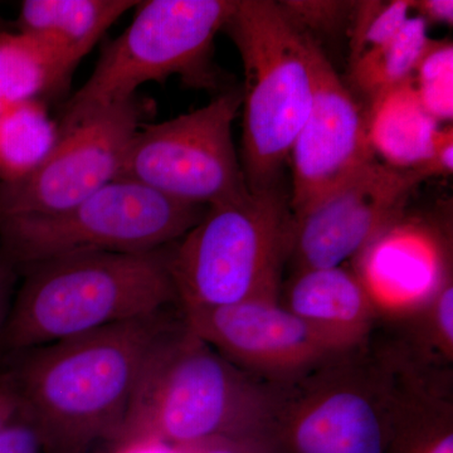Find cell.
Wrapping results in <instances>:
<instances>
[{
  "label": "cell",
  "mask_w": 453,
  "mask_h": 453,
  "mask_svg": "<svg viewBox=\"0 0 453 453\" xmlns=\"http://www.w3.org/2000/svg\"><path fill=\"white\" fill-rule=\"evenodd\" d=\"M181 316L166 310L17 354L5 381L43 452L115 445L149 357Z\"/></svg>",
  "instance_id": "obj_1"
},
{
  "label": "cell",
  "mask_w": 453,
  "mask_h": 453,
  "mask_svg": "<svg viewBox=\"0 0 453 453\" xmlns=\"http://www.w3.org/2000/svg\"><path fill=\"white\" fill-rule=\"evenodd\" d=\"M417 360L372 340L270 380L265 441L275 453H386Z\"/></svg>",
  "instance_id": "obj_2"
},
{
  "label": "cell",
  "mask_w": 453,
  "mask_h": 453,
  "mask_svg": "<svg viewBox=\"0 0 453 453\" xmlns=\"http://www.w3.org/2000/svg\"><path fill=\"white\" fill-rule=\"evenodd\" d=\"M271 411V381L220 356L181 316L149 357L112 447L153 441L177 449L219 437L265 441Z\"/></svg>",
  "instance_id": "obj_3"
},
{
  "label": "cell",
  "mask_w": 453,
  "mask_h": 453,
  "mask_svg": "<svg viewBox=\"0 0 453 453\" xmlns=\"http://www.w3.org/2000/svg\"><path fill=\"white\" fill-rule=\"evenodd\" d=\"M169 247L77 253L27 267L0 348L25 353L179 306Z\"/></svg>",
  "instance_id": "obj_4"
},
{
  "label": "cell",
  "mask_w": 453,
  "mask_h": 453,
  "mask_svg": "<svg viewBox=\"0 0 453 453\" xmlns=\"http://www.w3.org/2000/svg\"><path fill=\"white\" fill-rule=\"evenodd\" d=\"M291 226L288 196L280 187L207 207L201 220L169 247L179 308L280 301Z\"/></svg>",
  "instance_id": "obj_5"
},
{
  "label": "cell",
  "mask_w": 453,
  "mask_h": 453,
  "mask_svg": "<svg viewBox=\"0 0 453 453\" xmlns=\"http://www.w3.org/2000/svg\"><path fill=\"white\" fill-rule=\"evenodd\" d=\"M223 31L243 64L241 165L250 192H261L279 187L311 109L308 37L271 0H237Z\"/></svg>",
  "instance_id": "obj_6"
},
{
  "label": "cell",
  "mask_w": 453,
  "mask_h": 453,
  "mask_svg": "<svg viewBox=\"0 0 453 453\" xmlns=\"http://www.w3.org/2000/svg\"><path fill=\"white\" fill-rule=\"evenodd\" d=\"M237 0H149L98 59L65 104L58 133L135 97L140 86L179 76L195 88H216L211 50Z\"/></svg>",
  "instance_id": "obj_7"
},
{
  "label": "cell",
  "mask_w": 453,
  "mask_h": 453,
  "mask_svg": "<svg viewBox=\"0 0 453 453\" xmlns=\"http://www.w3.org/2000/svg\"><path fill=\"white\" fill-rule=\"evenodd\" d=\"M205 210L118 178L70 210L0 219V243L26 268L77 253L157 251L180 240Z\"/></svg>",
  "instance_id": "obj_8"
},
{
  "label": "cell",
  "mask_w": 453,
  "mask_h": 453,
  "mask_svg": "<svg viewBox=\"0 0 453 453\" xmlns=\"http://www.w3.org/2000/svg\"><path fill=\"white\" fill-rule=\"evenodd\" d=\"M242 89L159 124L142 125L131 142L120 178L187 204H219L249 195L232 125Z\"/></svg>",
  "instance_id": "obj_9"
},
{
  "label": "cell",
  "mask_w": 453,
  "mask_h": 453,
  "mask_svg": "<svg viewBox=\"0 0 453 453\" xmlns=\"http://www.w3.org/2000/svg\"><path fill=\"white\" fill-rule=\"evenodd\" d=\"M145 106L136 97L59 134L37 168L0 184V219L50 216L70 210L120 178Z\"/></svg>",
  "instance_id": "obj_10"
},
{
  "label": "cell",
  "mask_w": 453,
  "mask_h": 453,
  "mask_svg": "<svg viewBox=\"0 0 453 453\" xmlns=\"http://www.w3.org/2000/svg\"><path fill=\"white\" fill-rule=\"evenodd\" d=\"M426 178L418 170L374 162L314 205L292 217L290 255L295 273L344 266L403 217Z\"/></svg>",
  "instance_id": "obj_11"
},
{
  "label": "cell",
  "mask_w": 453,
  "mask_h": 453,
  "mask_svg": "<svg viewBox=\"0 0 453 453\" xmlns=\"http://www.w3.org/2000/svg\"><path fill=\"white\" fill-rule=\"evenodd\" d=\"M305 35V33H303ZM308 37L312 104L290 151L291 216L303 213L377 160L357 105L318 41Z\"/></svg>",
  "instance_id": "obj_12"
},
{
  "label": "cell",
  "mask_w": 453,
  "mask_h": 453,
  "mask_svg": "<svg viewBox=\"0 0 453 453\" xmlns=\"http://www.w3.org/2000/svg\"><path fill=\"white\" fill-rule=\"evenodd\" d=\"M180 310L190 332L238 368L261 380L291 377L339 353L280 301Z\"/></svg>",
  "instance_id": "obj_13"
},
{
  "label": "cell",
  "mask_w": 453,
  "mask_h": 453,
  "mask_svg": "<svg viewBox=\"0 0 453 453\" xmlns=\"http://www.w3.org/2000/svg\"><path fill=\"white\" fill-rule=\"evenodd\" d=\"M354 262L380 315L413 314L452 275L442 234L427 223L404 217L384 229Z\"/></svg>",
  "instance_id": "obj_14"
},
{
  "label": "cell",
  "mask_w": 453,
  "mask_h": 453,
  "mask_svg": "<svg viewBox=\"0 0 453 453\" xmlns=\"http://www.w3.org/2000/svg\"><path fill=\"white\" fill-rule=\"evenodd\" d=\"M280 303L338 351L368 342L380 318L362 280L344 266L294 273Z\"/></svg>",
  "instance_id": "obj_15"
},
{
  "label": "cell",
  "mask_w": 453,
  "mask_h": 453,
  "mask_svg": "<svg viewBox=\"0 0 453 453\" xmlns=\"http://www.w3.org/2000/svg\"><path fill=\"white\" fill-rule=\"evenodd\" d=\"M139 2L133 0H26L20 5L19 32L43 47L64 85L83 57Z\"/></svg>",
  "instance_id": "obj_16"
},
{
  "label": "cell",
  "mask_w": 453,
  "mask_h": 453,
  "mask_svg": "<svg viewBox=\"0 0 453 453\" xmlns=\"http://www.w3.org/2000/svg\"><path fill=\"white\" fill-rule=\"evenodd\" d=\"M366 130L375 157L396 169L427 162L440 122L422 105L413 77L371 98Z\"/></svg>",
  "instance_id": "obj_17"
},
{
  "label": "cell",
  "mask_w": 453,
  "mask_h": 453,
  "mask_svg": "<svg viewBox=\"0 0 453 453\" xmlns=\"http://www.w3.org/2000/svg\"><path fill=\"white\" fill-rule=\"evenodd\" d=\"M441 380L428 366H414L386 453H453L452 390Z\"/></svg>",
  "instance_id": "obj_18"
},
{
  "label": "cell",
  "mask_w": 453,
  "mask_h": 453,
  "mask_svg": "<svg viewBox=\"0 0 453 453\" xmlns=\"http://www.w3.org/2000/svg\"><path fill=\"white\" fill-rule=\"evenodd\" d=\"M59 138L37 100L0 109V175L17 180L40 165Z\"/></svg>",
  "instance_id": "obj_19"
},
{
  "label": "cell",
  "mask_w": 453,
  "mask_h": 453,
  "mask_svg": "<svg viewBox=\"0 0 453 453\" xmlns=\"http://www.w3.org/2000/svg\"><path fill=\"white\" fill-rule=\"evenodd\" d=\"M429 41L426 20L418 16L411 17L388 43L350 62L351 82L369 100L395 88L413 76Z\"/></svg>",
  "instance_id": "obj_20"
},
{
  "label": "cell",
  "mask_w": 453,
  "mask_h": 453,
  "mask_svg": "<svg viewBox=\"0 0 453 453\" xmlns=\"http://www.w3.org/2000/svg\"><path fill=\"white\" fill-rule=\"evenodd\" d=\"M62 88L55 64L35 38L0 32V109Z\"/></svg>",
  "instance_id": "obj_21"
},
{
  "label": "cell",
  "mask_w": 453,
  "mask_h": 453,
  "mask_svg": "<svg viewBox=\"0 0 453 453\" xmlns=\"http://www.w3.org/2000/svg\"><path fill=\"white\" fill-rule=\"evenodd\" d=\"M422 105L440 124L452 121L453 46L451 41H429L413 73Z\"/></svg>",
  "instance_id": "obj_22"
},
{
  "label": "cell",
  "mask_w": 453,
  "mask_h": 453,
  "mask_svg": "<svg viewBox=\"0 0 453 453\" xmlns=\"http://www.w3.org/2000/svg\"><path fill=\"white\" fill-rule=\"evenodd\" d=\"M412 13L411 0L356 2L351 13L350 62L388 43Z\"/></svg>",
  "instance_id": "obj_23"
},
{
  "label": "cell",
  "mask_w": 453,
  "mask_h": 453,
  "mask_svg": "<svg viewBox=\"0 0 453 453\" xmlns=\"http://www.w3.org/2000/svg\"><path fill=\"white\" fill-rule=\"evenodd\" d=\"M413 314L421 319V342L425 354L434 362H453V280L452 275L441 283L431 299Z\"/></svg>",
  "instance_id": "obj_24"
},
{
  "label": "cell",
  "mask_w": 453,
  "mask_h": 453,
  "mask_svg": "<svg viewBox=\"0 0 453 453\" xmlns=\"http://www.w3.org/2000/svg\"><path fill=\"white\" fill-rule=\"evenodd\" d=\"M277 4L300 32L312 37L314 33H333L353 13L356 2L330 0H285Z\"/></svg>",
  "instance_id": "obj_25"
},
{
  "label": "cell",
  "mask_w": 453,
  "mask_h": 453,
  "mask_svg": "<svg viewBox=\"0 0 453 453\" xmlns=\"http://www.w3.org/2000/svg\"><path fill=\"white\" fill-rule=\"evenodd\" d=\"M174 453H275L266 441L250 437H219L173 449Z\"/></svg>",
  "instance_id": "obj_26"
},
{
  "label": "cell",
  "mask_w": 453,
  "mask_h": 453,
  "mask_svg": "<svg viewBox=\"0 0 453 453\" xmlns=\"http://www.w3.org/2000/svg\"><path fill=\"white\" fill-rule=\"evenodd\" d=\"M0 453H44L37 431L22 414L0 431Z\"/></svg>",
  "instance_id": "obj_27"
},
{
  "label": "cell",
  "mask_w": 453,
  "mask_h": 453,
  "mask_svg": "<svg viewBox=\"0 0 453 453\" xmlns=\"http://www.w3.org/2000/svg\"><path fill=\"white\" fill-rule=\"evenodd\" d=\"M426 179L449 177L453 172V129L451 125L441 127L434 138L431 155L421 168L417 169Z\"/></svg>",
  "instance_id": "obj_28"
},
{
  "label": "cell",
  "mask_w": 453,
  "mask_h": 453,
  "mask_svg": "<svg viewBox=\"0 0 453 453\" xmlns=\"http://www.w3.org/2000/svg\"><path fill=\"white\" fill-rule=\"evenodd\" d=\"M412 11H416V16L423 18L428 26H452V0H419V2H412Z\"/></svg>",
  "instance_id": "obj_29"
},
{
  "label": "cell",
  "mask_w": 453,
  "mask_h": 453,
  "mask_svg": "<svg viewBox=\"0 0 453 453\" xmlns=\"http://www.w3.org/2000/svg\"><path fill=\"white\" fill-rule=\"evenodd\" d=\"M20 414L19 403L7 381L0 380V431L11 425Z\"/></svg>",
  "instance_id": "obj_30"
},
{
  "label": "cell",
  "mask_w": 453,
  "mask_h": 453,
  "mask_svg": "<svg viewBox=\"0 0 453 453\" xmlns=\"http://www.w3.org/2000/svg\"><path fill=\"white\" fill-rule=\"evenodd\" d=\"M111 453H174L170 447L153 441H135L112 447Z\"/></svg>",
  "instance_id": "obj_31"
},
{
  "label": "cell",
  "mask_w": 453,
  "mask_h": 453,
  "mask_svg": "<svg viewBox=\"0 0 453 453\" xmlns=\"http://www.w3.org/2000/svg\"><path fill=\"white\" fill-rule=\"evenodd\" d=\"M7 294H5V276L0 261V340H2L3 330H4L5 320H7Z\"/></svg>",
  "instance_id": "obj_32"
},
{
  "label": "cell",
  "mask_w": 453,
  "mask_h": 453,
  "mask_svg": "<svg viewBox=\"0 0 453 453\" xmlns=\"http://www.w3.org/2000/svg\"><path fill=\"white\" fill-rule=\"evenodd\" d=\"M0 32H3V28H2V20H0Z\"/></svg>",
  "instance_id": "obj_33"
}]
</instances>
